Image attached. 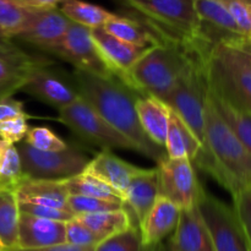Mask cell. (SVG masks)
<instances>
[{"instance_id":"cell-18","label":"cell","mask_w":251,"mask_h":251,"mask_svg":"<svg viewBox=\"0 0 251 251\" xmlns=\"http://www.w3.org/2000/svg\"><path fill=\"white\" fill-rule=\"evenodd\" d=\"M140 169L141 168L115 156L109 150H103L95 158L91 159L83 172L104 181L115 193L119 194L123 200L130 181L139 173Z\"/></svg>"},{"instance_id":"cell-23","label":"cell","mask_w":251,"mask_h":251,"mask_svg":"<svg viewBox=\"0 0 251 251\" xmlns=\"http://www.w3.org/2000/svg\"><path fill=\"white\" fill-rule=\"evenodd\" d=\"M103 28L120 41L137 48L149 49L161 42L158 34L156 32L153 33V29L147 24L145 25L137 20L119 16L117 14L103 26Z\"/></svg>"},{"instance_id":"cell-30","label":"cell","mask_w":251,"mask_h":251,"mask_svg":"<svg viewBox=\"0 0 251 251\" xmlns=\"http://www.w3.org/2000/svg\"><path fill=\"white\" fill-rule=\"evenodd\" d=\"M25 178L17 147L0 139V189L15 191Z\"/></svg>"},{"instance_id":"cell-28","label":"cell","mask_w":251,"mask_h":251,"mask_svg":"<svg viewBox=\"0 0 251 251\" xmlns=\"http://www.w3.org/2000/svg\"><path fill=\"white\" fill-rule=\"evenodd\" d=\"M33 9L17 0H0V36L17 38L31 21Z\"/></svg>"},{"instance_id":"cell-17","label":"cell","mask_w":251,"mask_h":251,"mask_svg":"<svg viewBox=\"0 0 251 251\" xmlns=\"http://www.w3.org/2000/svg\"><path fill=\"white\" fill-rule=\"evenodd\" d=\"M65 243V222L20 213L19 249H38Z\"/></svg>"},{"instance_id":"cell-43","label":"cell","mask_w":251,"mask_h":251,"mask_svg":"<svg viewBox=\"0 0 251 251\" xmlns=\"http://www.w3.org/2000/svg\"><path fill=\"white\" fill-rule=\"evenodd\" d=\"M0 251H6V249H5L4 245H2L1 242H0Z\"/></svg>"},{"instance_id":"cell-11","label":"cell","mask_w":251,"mask_h":251,"mask_svg":"<svg viewBox=\"0 0 251 251\" xmlns=\"http://www.w3.org/2000/svg\"><path fill=\"white\" fill-rule=\"evenodd\" d=\"M159 176V195L176 203L180 210L198 205L202 186L188 158L169 159L157 166Z\"/></svg>"},{"instance_id":"cell-20","label":"cell","mask_w":251,"mask_h":251,"mask_svg":"<svg viewBox=\"0 0 251 251\" xmlns=\"http://www.w3.org/2000/svg\"><path fill=\"white\" fill-rule=\"evenodd\" d=\"M159 196L158 169H140L132 178L123 201L130 213H134L139 226Z\"/></svg>"},{"instance_id":"cell-3","label":"cell","mask_w":251,"mask_h":251,"mask_svg":"<svg viewBox=\"0 0 251 251\" xmlns=\"http://www.w3.org/2000/svg\"><path fill=\"white\" fill-rule=\"evenodd\" d=\"M208 90L233 107L251 113V61L223 42L213 43L203 55Z\"/></svg>"},{"instance_id":"cell-12","label":"cell","mask_w":251,"mask_h":251,"mask_svg":"<svg viewBox=\"0 0 251 251\" xmlns=\"http://www.w3.org/2000/svg\"><path fill=\"white\" fill-rule=\"evenodd\" d=\"M50 65L42 56L27 53L12 39L0 36V100L21 91L36 69Z\"/></svg>"},{"instance_id":"cell-2","label":"cell","mask_w":251,"mask_h":251,"mask_svg":"<svg viewBox=\"0 0 251 251\" xmlns=\"http://www.w3.org/2000/svg\"><path fill=\"white\" fill-rule=\"evenodd\" d=\"M198 51L179 42L161 38L130 70L131 90L139 96H151L164 102Z\"/></svg>"},{"instance_id":"cell-13","label":"cell","mask_w":251,"mask_h":251,"mask_svg":"<svg viewBox=\"0 0 251 251\" xmlns=\"http://www.w3.org/2000/svg\"><path fill=\"white\" fill-rule=\"evenodd\" d=\"M92 38L102 60L113 76L131 90L130 70L147 49L137 48L112 36L103 27L91 29ZM150 49V48H149Z\"/></svg>"},{"instance_id":"cell-19","label":"cell","mask_w":251,"mask_h":251,"mask_svg":"<svg viewBox=\"0 0 251 251\" xmlns=\"http://www.w3.org/2000/svg\"><path fill=\"white\" fill-rule=\"evenodd\" d=\"M169 251H215L198 205L180 211Z\"/></svg>"},{"instance_id":"cell-24","label":"cell","mask_w":251,"mask_h":251,"mask_svg":"<svg viewBox=\"0 0 251 251\" xmlns=\"http://www.w3.org/2000/svg\"><path fill=\"white\" fill-rule=\"evenodd\" d=\"M20 213L15 191L0 189V242L6 251L19 249Z\"/></svg>"},{"instance_id":"cell-27","label":"cell","mask_w":251,"mask_h":251,"mask_svg":"<svg viewBox=\"0 0 251 251\" xmlns=\"http://www.w3.org/2000/svg\"><path fill=\"white\" fill-rule=\"evenodd\" d=\"M207 92L213 107L217 110L223 122L229 126L233 134L238 137V140L249 150L251 153V113L238 109L226 100H221L220 97H217L215 93L208 90V86Z\"/></svg>"},{"instance_id":"cell-5","label":"cell","mask_w":251,"mask_h":251,"mask_svg":"<svg viewBox=\"0 0 251 251\" xmlns=\"http://www.w3.org/2000/svg\"><path fill=\"white\" fill-rule=\"evenodd\" d=\"M206 140L222 173V186L230 195L240 188L251 189V153L238 140L213 107L208 92L205 102Z\"/></svg>"},{"instance_id":"cell-16","label":"cell","mask_w":251,"mask_h":251,"mask_svg":"<svg viewBox=\"0 0 251 251\" xmlns=\"http://www.w3.org/2000/svg\"><path fill=\"white\" fill-rule=\"evenodd\" d=\"M180 211L176 203L159 195L139 226L144 247L147 249H156L166 238L173 234L178 225Z\"/></svg>"},{"instance_id":"cell-9","label":"cell","mask_w":251,"mask_h":251,"mask_svg":"<svg viewBox=\"0 0 251 251\" xmlns=\"http://www.w3.org/2000/svg\"><path fill=\"white\" fill-rule=\"evenodd\" d=\"M22 171L26 178L44 180H63L83 173L91 159L76 147L68 146L63 151L46 152L29 145L17 146Z\"/></svg>"},{"instance_id":"cell-25","label":"cell","mask_w":251,"mask_h":251,"mask_svg":"<svg viewBox=\"0 0 251 251\" xmlns=\"http://www.w3.org/2000/svg\"><path fill=\"white\" fill-rule=\"evenodd\" d=\"M76 218L87 226L100 238V242L134 226L131 221V213L127 211L126 207L114 211H105V212L91 213V215L76 216Z\"/></svg>"},{"instance_id":"cell-4","label":"cell","mask_w":251,"mask_h":251,"mask_svg":"<svg viewBox=\"0 0 251 251\" xmlns=\"http://www.w3.org/2000/svg\"><path fill=\"white\" fill-rule=\"evenodd\" d=\"M140 12L159 38L179 42L189 48L212 44L202 33L195 0H123Z\"/></svg>"},{"instance_id":"cell-33","label":"cell","mask_w":251,"mask_h":251,"mask_svg":"<svg viewBox=\"0 0 251 251\" xmlns=\"http://www.w3.org/2000/svg\"><path fill=\"white\" fill-rule=\"evenodd\" d=\"M25 144L39 151L46 152L63 151L68 147L65 141H63L58 135L54 134L50 129L46 126L29 127L25 137Z\"/></svg>"},{"instance_id":"cell-37","label":"cell","mask_w":251,"mask_h":251,"mask_svg":"<svg viewBox=\"0 0 251 251\" xmlns=\"http://www.w3.org/2000/svg\"><path fill=\"white\" fill-rule=\"evenodd\" d=\"M27 119L21 117L0 123V139L14 145L21 142L29 130Z\"/></svg>"},{"instance_id":"cell-39","label":"cell","mask_w":251,"mask_h":251,"mask_svg":"<svg viewBox=\"0 0 251 251\" xmlns=\"http://www.w3.org/2000/svg\"><path fill=\"white\" fill-rule=\"evenodd\" d=\"M21 117L31 118L25 112V105L21 100H14L12 97L0 100V123Z\"/></svg>"},{"instance_id":"cell-41","label":"cell","mask_w":251,"mask_h":251,"mask_svg":"<svg viewBox=\"0 0 251 251\" xmlns=\"http://www.w3.org/2000/svg\"><path fill=\"white\" fill-rule=\"evenodd\" d=\"M223 43H227L229 46L234 47L238 50L242 51L245 56L251 61V39L244 38L242 36L233 37V38L226 39V41H222Z\"/></svg>"},{"instance_id":"cell-22","label":"cell","mask_w":251,"mask_h":251,"mask_svg":"<svg viewBox=\"0 0 251 251\" xmlns=\"http://www.w3.org/2000/svg\"><path fill=\"white\" fill-rule=\"evenodd\" d=\"M136 112L140 125L146 136L154 145L164 149L171 108L156 97L140 96L136 100Z\"/></svg>"},{"instance_id":"cell-36","label":"cell","mask_w":251,"mask_h":251,"mask_svg":"<svg viewBox=\"0 0 251 251\" xmlns=\"http://www.w3.org/2000/svg\"><path fill=\"white\" fill-rule=\"evenodd\" d=\"M244 38L251 39V0H222Z\"/></svg>"},{"instance_id":"cell-26","label":"cell","mask_w":251,"mask_h":251,"mask_svg":"<svg viewBox=\"0 0 251 251\" xmlns=\"http://www.w3.org/2000/svg\"><path fill=\"white\" fill-rule=\"evenodd\" d=\"M59 10L69 21L90 29L103 27L115 15L83 0H64Z\"/></svg>"},{"instance_id":"cell-31","label":"cell","mask_w":251,"mask_h":251,"mask_svg":"<svg viewBox=\"0 0 251 251\" xmlns=\"http://www.w3.org/2000/svg\"><path fill=\"white\" fill-rule=\"evenodd\" d=\"M93 251H157V248H145L139 228L131 226L127 229L98 243Z\"/></svg>"},{"instance_id":"cell-15","label":"cell","mask_w":251,"mask_h":251,"mask_svg":"<svg viewBox=\"0 0 251 251\" xmlns=\"http://www.w3.org/2000/svg\"><path fill=\"white\" fill-rule=\"evenodd\" d=\"M70 24L71 21L61 14L59 7L48 10L33 9L31 21L17 38L48 51L61 41Z\"/></svg>"},{"instance_id":"cell-7","label":"cell","mask_w":251,"mask_h":251,"mask_svg":"<svg viewBox=\"0 0 251 251\" xmlns=\"http://www.w3.org/2000/svg\"><path fill=\"white\" fill-rule=\"evenodd\" d=\"M198 210L215 251H251L234 208L202 188Z\"/></svg>"},{"instance_id":"cell-40","label":"cell","mask_w":251,"mask_h":251,"mask_svg":"<svg viewBox=\"0 0 251 251\" xmlns=\"http://www.w3.org/2000/svg\"><path fill=\"white\" fill-rule=\"evenodd\" d=\"M29 9L36 10H48V9H58L64 2V0H17Z\"/></svg>"},{"instance_id":"cell-29","label":"cell","mask_w":251,"mask_h":251,"mask_svg":"<svg viewBox=\"0 0 251 251\" xmlns=\"http://www.w3.org/2000/svg\"><path fill=\"white\" fill-rule=\"evenodd\" d=\"M65 188L68 189L70 195L88 196V198L104 199V200H119L123 201L119 194L115 193L109 185L102 181L100 179L96 178L92 174L86 172L77 174L71 178L63 179Z\"/></svg>"},{"instance_id":"cell-34","label":"cell","mask_w":251,"mask_h":251,"mask_svg":"<svg viewBox=\"0 0 251 251\" xmlns=\"http://www.w3.org/2000/svg\"><path fill=\"white\" fill-rule=\"evenodd\" d=\"M66 244L80 248H95L100 239L80 220L74 217L65 222Z\"/></svg>"},{"instance_id":"cell-35","label":"cell","mask_w":251,"mask_h":251,"mask_svg":"<svg viewBox=\"0 0 251 251\" xmlns=\"http://www.w3.org/2000/svg\"><path fill=\"white\" fill-rule=\"evenodd\" d=\"M233 208L238 216L251 249V189L240 188L232 195Z\"/></svg>"},{"instance_id":"cell-14","label":"cell","mask_w":251,"mask_h":251,"mask_svg":"<svg viewBox=\"0 0 251 251\" xmlns=\"http://www.w3.org/2000/svg\"><path fill=\"white\" fill-rule=\"evenodd\" d=\"M48 66L36 69L21 91L60 110L75 102L80 95L65 78Z\"/></svg>"},{"instance_id":"cell-8","label":"cell","mask_w":251,"mask_h":251,"mask_svg":"<svg viewBox=\"0 0 251 251\" xmlns=\"http://www.w3.org/2000/svg\"><path fill=\"white\" fill-rule=\"evenodd\" d=\"M58 112L59 122L66 125L81 139L109 151L114 149L136 151L135 145L108 124L81 96L75 102Z\"/></svg>"},{"instance_id":"cell-42","label":"cell","mask_w":251,"mask_h":251,"mask_svg":"<svg viewBox=\"0 0 251 251\" xmlns=\"http://www.w3.org/2000/svg\"><path fill=\"white\" fill-rule=\"evenodd\" d=\"M95 248H80L74 247L70 244H60L54 245V247H47V248H38V249H16L11 251H93Z\"/></svg>"},{"instance_id":"cell-32","label":"cell","mask_w":251,"mask_h":251,"mask_svg":"<svg viewBox=\"0 0 251 251\" xmlns=\"http://www.w3.org/2000/svg\"><path fill=\"white\" fill-rule=\"evenodd\" d=\"M68 206L74 216L91 215V213L105 212L124 208L125 205L119 200H104V199L88 198V196L69 195Z\"/></svg>"},{"instance_id":"cell-38","label":"cell","mask_w":251,"mask_h":251,"mask_svg":"<svg viewBox=\"0 0 251 251\" xmlns=\"http://www.w3.org/2000/svg\"><path fill=\"white\" fill-rule=\"evenodd\" d=\"M20 212L27 213V215L34 216V217L46 218V220L60 221V222H68L73 220L75 216L69 211L56 210V208L46 207L41 205H33V203H19Z\"/></svg>"},{"instance_id":"cell-10","label":"cell","mask_w":251,"mask_h":251,"mask_svg":"<svg viewBox=\"0 0 251 251\" xmlns=\"http://www.w3.org/2000/svg\"><path fill=\"white\" fill-rule=\"evenodd\" d=\"M48 53L59 56L75 66V70L87 71L96 75L114 77L102 60L92 38L91 29L71 22L61 41Z\"/></svg>"},{"instance_id":"cell-6","label":"cell","mask_w":251,"mask_h":251,"mask_svg":"<svg viewBox=\"0 0 251 251\" xmlns=\"http://www.w3.org/2000/svg\"><path fill=\"white\" fill-rule=\"evenodd\" d=\"M203 51H198L194 55L164 103L188 125L202 145L206 153L212 156L206 140L205 102L207 81L203 66Z\"/></svg>"},{"instance_id":"cell-1","label":"cell","mask_w":251,"mask_h":251,"mask_svg":"<svg viewBox=\"0 0 251 251\" xmlns=\"http://www.w3.org/2000/svg\"><path fill=\"white\" fill-rule=\"evenodd\" d=\"M78 95L117 131L129 139L136 152L156 162L167 158L166 150L154 145L142 130L136 112V95L115 77L82 70L74 73Z\"/></svg>"},{"instance_id":"cell-21","label":"cell","mask_w":251,"mask_h":251,"mask_svg":"<svg viewBox=\"0 0 251 251\" xmlns=\"http://www.w3.org/2000/svg\"><path fill=\"white\" fill-rule=\"evenodd\" d=\"M19 203H33L56 210L69 211V191L63 180L25 178L15 189Z\"/></svg>"}]
</instances>
